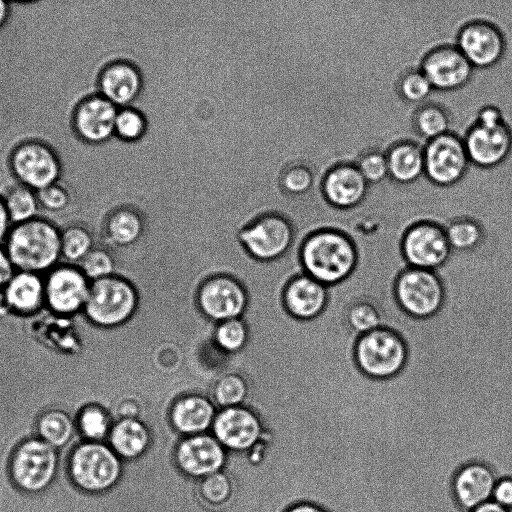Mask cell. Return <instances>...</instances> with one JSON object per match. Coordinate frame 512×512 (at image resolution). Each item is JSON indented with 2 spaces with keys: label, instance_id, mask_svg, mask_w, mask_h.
Masks as SVG:
<instances>
[{
  "label": "cell",
  "instance_id": "1",
  "mask_svg": "<svg viewBox=\"0 0 512 512\" xmlns=\"http://www.w3.org/2000/svg\"><path fill=\"white\" fill-rule=\"evenodd\" d=\"M118 275L131 283L137 305L121 324L139 359L159 374L193 370L218 383L228 351L216 341L220 322L199 304L206 280L227 272V255L208 233L151 223L128 246L113 248Z\"/></svg>",
  "mask_w": 512,
  "mask_h": 512
},
{
  "label": "cell",
  "instance_id": "2",
  "mask_svg": "<svg viewBox=\"0 0 512 512\" xmlns=\"http://www.w3.org/2000/svg\"><path fill=\"white\" fill-rule=\"evenodd\" d=\"M300 256L304 272L329 288L347 280L359 260L353 239L329 225L315 229L304 239Z\"/></svg>",
  "mask_w": 512,
  "mask_h": 512
},
{
  "label": "cell",
  "instance_id": "3",
  "mask_svg": "<svg viewBox=\"0 0 512 512\" xmlns=\"http://www.w3.org/2000/svg\"><path fill=\"white\" fill-rule=\"evenodd\" d=\"M61 229L43 217L14 224L4 247L17 271L45 275L60 263Z\"/></svg>",
  "mask_w": 512,
  "mask_h": 512
},
{
  "label": "cell",
  "instance_id": "4",
  "mask_svg": "<svg viewBox=\"0 0 512 512\" xmlns=\"http://www.w3.org/2000/svg\"><path fill=\"white\" fill-rule=\"evenodd\" d=\"M462 138L471 164L479 168H497L512 156V126L496 105L481 106Z\"/></svg>",
  "mask_w": 512,
  "mask_h": 512
},
{
  "label": "cell",
  "instance_id": "5",
  "mask_svg": "<svg viewBox=\"0 0 512 512\" xmlns=\"http://www.w3.org/2000/svg\"><path fill=\"white\" fill-rule=\"evenodd\" d=\"M447 289L436 271L407 266L392 285L391 296L397 307L415 319H428L444 307Z\"/></svg>",
  "mask_w": 512,
  "mask_h": 512
},
{
  "label": "cell",
  "instance_id": "6",
  "mask_svg": "<svg viewBox=\"0 0 512 512\" xmlns=\"http://www.w3.org/2000/svg\"><path fill=\"white\" fill-rule=\"evenodd\" d=\"M354 358L358 368L366 376L379 380L388 379L404 368L407 347L396 331L380 326L357 338Z\"/></svg>",
  "mask_w": 512,
  "mask_h": 512
},
{
  "label": "cell",
  "instance_id": "7",
  "mask_svg": "<svg viewBox=\"0 0 512 512\" xmlns=\"http://www.w3.org/2000/svg\"><path fill=\"white\" fill-rule=\"evenodd\" d=\"M137 305V293L129 281L112 275L91 282L83 312L89 322L113 327L127 321Z\"/></svg>",
  "mask_w": 512,
  "mask_h": 512
},
{
  "label": "cell",
  "instance_id": "8",
  "mask_svg": "<svg viewBox=\"0 0 512 512\" xmlns=\"http://www.w3.org/2000/svg\"><path fill=\"white\" fill-rule=\"evenodd\" d=\"M8 164L17 183L35 191L59 182L62 174L56 150L40 139L23 140L14 146Z\"/></svg>",
  "mask_w": 512,
  "mask_h": 512
},
{
  "label": "cell",
  "instance_id": "9",
  "mask_svg": "<svg viewBox=\"0 0 512 512\" xmlns=\"http://www.w3.org/2000/svg\"><path fill=\"white\" fill-rule=\"evenodd\" d=\"M400 251L408 266L433 271L443 267L452 253L444 226L433 220L410 224L401 236Z\"/></svg>",
  "mask_w": 512,
  "mask_h": 512
},
{
  "label": "cell",
  "instance_id": "10",
  "mask_svg": "<svg viewBox=\"0 0 512 512\" xmlns=\"http://www.w3.org/2000/svg\"><path fill=\"white\" fill-rule=\"evenodd\" d=\"M121 460L108 446L90 442L72 454L70 472L76 485L91 494L110 489L121 474Z\"/></svg>",
  "mask_w": 512,
  "mask_h": 512
},
{
  "label": "cell",
  "instance_id": "11",
  "mask_svg": "<svg viewBox=\"0 0 512 512\" xmlns=\"http://www.w3.org/2000/svg\"><path fill=\"white\" fill-rule=\"evenodd\" d=\"M471 164L463 138L450 131L426 141L424 175L438 187H451L460 182Z\"/></svg>",
  "mask_w": 512,
  "mask_h": 512
},
{
  "label": "cell",
  "instance_id": "12",
  "mask_svg": "<svg viewBox=\"0 0 512 512\" xmlns=\"http://www.w3.org/2000/svg\"><path fill=\"white\" fill-rule=\"evenodd\" d=\"M45 304L58 315L83 311L91 281L78 265L59 263L44 275Z\"/></svg>",
  "mask_w": 512,
  "mask_h": 512
},
{
  "label": "cell",
  "instance_id": "13",
  "mask_svg": "<svg viewBox=\"0 0 512 512\" xmlns=\"http://www.w3.org/2000/svg\"><path fill=\"white\" fill-rule=\"evenodd\" d=\"M56 468L57 455L54 447L42 440H28L14 453L11 474L22 490L39 492L51 483Z\"/></svg>",
  "mask_w": 512,
  "mask_h": 512
},
{
  "label": "cell",
  "instance_id": "14",
  "mask_svg": "<svg viewBox=\"0 0 512 512\" xmlns=\"http://www.w3.org/2000/svg\"><path fill=\"white\" fill-rule=\"evenodd\" d=\"M118 109L100 94L88 96L75 106L70 129L82 143L94 147L102 145L115 135Z\"/></svg>",
  "mask_w": 512,
  "mask_h": 512
},
{
  "label": "cell",
  "instance_id": "15",
  "mask_svg": "<svg viewBox=\"0 0 512 512\" xmlns=\"http://www.w3.org/2000/svg\"><path fill=\"white\" fill-rule=\"evenodd\" d=\"M456 47L477 70L495 67L506 51L502 31L493 23L476 20L465 24L458 32Z\"/></svg>",
  "mask_w": 512,
  "mask_h": 512
},
{
  "label": "cell",
  "instance_id": "16",
  "mask_svg": "<svg viewBox=\"0 0 512 512\" xmlns=\"http://www.w3.org/2000/svg\"><path fill=\"white\" fill-rule=\"evenodd\" d=\"M420 70L435 91L449 93L464 88L475 69L456 45H443L425 55Z\"/></svg>",
  "mask_w": 512,
  "mask_h": 512
},
{
  "label": "cell",
  "instance_id": "17",
  "mask_svg": "<svg viewBox=\"0 0 512 512\" xmlns=\"http://www.w3.org/2000/svg\"><path fill=\"white\" fill-rule=\"evenodd\" d=\"M295 236V225L277 214H268L241 233L246 250L256 259L274 260L285 254Z\"/></svg>",
  "mask_w": 512,
  "mask_h": 512
},
{
  "label": "cell",
  "instance_id": "18",
  "mask_svg": "<svg viewBox=\"0 0 512 512\" xmlns=\"http://www.w3.org/2000/svg\"><path fill=\"white\" fill-rule=\"evenodd\" d=\"M369 183L354 162H339L324 170L320 191L326 205L339 210L359 206L366 198Z\"/></svg>",
  "mask_w": 512,
  "mask_h": 512
},
{
  "label": "cell",
  "instance_id": "19",
  "mask_svg": "<svg viewBox=\"0 0 512 512\" xmlns=\"http://www.w3.org/2000/svg\"><path fill=\"white\" fill-rule=\"evenodd\" d=\"M247 303L243 286L234 278L219 275L204 282L199 291V304L205 315L222 322L240 318Z\"/></svg>",
  "mask_w": 512,
  "mask_h": 512
},
{
  "label": "cell",
  "instance_id": "20",
  "mask_svg": "<svg viewBox=\"0 0 512 512\" xmlns=\"http://www.w3.org/2000/svg\"><path fill=\"white\" fill-rule=\"evenodd\" d=\"M216 439L227 449L248 450L261 436L258 418L249 410L232 406L219 411L211 426Z\"/></svg>",
  "mask_w": 512,
  "mask_h": 512
},
{
  "label": "cell",
  "instance_id": "21",
  "mask_svg": "<svg viewBox=\"0 0 512 512\" xmlns=\"http://www.w3.org/2000/svg\"><path fill=\"white\" fill-rule=\"evenodd\" d=\"M498 477L485 463L474 461L462 466L454 476L452 492L458 508L470 512L492 499Z\"/></svg>",
  "mask_w": 512,
  "mask_h": 512
},
{
  "label": "cell",
  "instance_id": "22",
  "mask_svg": "<svg viewBox=\"0 0 512 512\" xmlns=\"http://www.w3.org/2000/svg\"><path fill=\"white\" fill-rule=\"evenodd\" d=\"M226 448L214 435L200 433L187 436L178 447L177 461L187 474L204 477L219 471L224 463Z\"/></svg>",
  "mask_w": 512,
  "mask_h": 512
},
{
  "label": "cell",
  "instance_id": "23",
  "mask_svg": "<svg viewBox=\"0 0 512 512\" xmlns=\"http://www.w3.org/2000/svg\"><path fill=\"white\" fill-rule=\"evenodd\" d=\"M331 288L306 273L292 279L284 292L288 311L300 319H313L326 309Z\"/></svg>",
  "mask_w": 512,
  "mask_h": 512
},
{
  "label": "cell",
  "instance_id": "24",
  "mask_svg": "<svg viewBox=\"0 0 512 512\" xmlns=\"http://www.w3.org/2000/svg\"><path fill=\"white\" fill-rule=\"evenodd\" d=\"M143 232V219L131 206L105 207L98 222L99 244L128 246L135 243Z\"/></svg>",
  "mask_w": 512,
  "mask_h": 512
},
{
  "label": "cell",
  "instance_id": "25",
  "mask_svg": "<svg viewBox=\"0 0 512 512\" xmlns=\"http://www.w3.org/2000/svg\"><path fill=\"white\" fill-rule=\"evenodd\" d=\"M142 78L138 69L123 61L109 64L100 74L98 92L118 108L130 106L140 94Z\"/></svg>",
  "mask_w": 512,
  "mask_h": 512
},
{
  "label": "cell",
  "instance_id": "26",
  "mask_svg": "<svg viewBox=\"0 0 512 512\" xmlns=\"http://www.w3.org/2000/svg\"><path fill=\"white\" fill-rule=\"evenodd\" d=\"M2 290L11 312L31 315L45 305L44 275L16 271Z\"/></svg>",
  "mask_w": 512,
  "mask_h": 512
},
{
  "label": "cell",
  "instance_id": "27",
  "mask_svg": "<svg viewBox=\"0 0 512 512\" xmlns=\"http://www.w3.org/2000/svg\"><path fill=\"white\" fill-rule=\"evenodd\" d=\"M388 178L398 184H411L424 175V146L403 139L394 142L385 151Z\"/></svg>",
  "mask_w": 512,
  "mask_h": 512
},
{
  "label": "cell",
  "instance_id": "28",
  "mask_svg": "<svg viewBox=\"0 0 512 512\" xmlns=\"http://www.w3.org/2000/svg\"><path fill=\"white\" fill-rule=\"evenodd\" d=\"M217 412L214 406L201 396H187L175 403L171 419L175 428L191 436L200 433L212 434L209 429Z\"/></svg>",
  "mask_w": 512,
  "mask_h": 512
},
{
  "label": "cell",
  "instance_id": "29",
  "mask_svg": "<svg viewBox=\"0 0 512 512\" xmlns=\"http://www.w3.org/2000/svg\"><path fill=\"white\" fill-rule=\"evenodd\" d=\"M109 441L119 458L133 459L146 450L149 435L141 422L135 419H122L111 428Z\"/></svg>",
  "mask_w": 512,
  "mask_h": 512
},
{
  "label": "cell",
  "instance_id": "30",
  "mask_svg": "<svg viewBox=\"0 0 512 512\" xmlns=\"http://www.w3.org/2000/svg\"><path fill=\"white\" fill-rule=\"evenodd\" d=\"M415 132L426 141L451 131V114L442 104L433 101L418 105L412 114Z\"/></svg>",
  "mask_w": 512,
  "mask_h": 512
},
{
  "label": "cell",
  "instance_id": "31",
  "mask_svg": "<svg viewBox=\"0 0 512 512\" xmlns=\"http://www.w3.org/2000/svg\"><path fill=\"white\" fill-rule=\"evenodd\" d=\"M445 232L452 251L468 253L481 246L485 238L482 224L471 217H457L445 226Z\"/></svg>",
  "mask_w": 512,
  "mask_h": 512
},
{
  "label": "cell",
  "instance_id": "32",
  "mask_svg": "<svg viewBox=\"0 0 512 512\" xmlns=\"http://www.w3.org/2000/svg\"><path fill=\"white\" fill-rule=\"evenodd\" d=\"M324 171H320L315 159L296 162L283 172V189L294 196L312 192L319 184Z\"/></svg>",
  "mask_w": 512,
  "mask_h": 512
},
{
  "label": "cell",
  "instance_id": "33",
  "mask_svg": "<svg viewBox=\"0 0 512 512\" xmlns=\"http://www.w3.org/2000/svg\"><path fill=\"white\" fill-rule=\"evenodd\" d=\"M95 245L96 236L89 226L73 223L61 229V257L67 263L77 265Z\"/></svg>",
  "mask_w": 512,
  "mask_h": 512
},
{
  "label": "cell",
  "instance_id": "34",
  "mask_svg": "<svg viewBox=\"0 0 512 512\" xmlns=\"http://www.w3.org/2000/svg\"><path fill=\"white\" fill-rule=\"evenodd\" d=\"M2 196L13 225L39 216L40 205L35 190L17 183Z\"/></svg>",
  "mask_w": 512,
  "mask_h": 512
},
{
  "label": "cell",
  "instance_id": "35",
  "mask_svg": "<svg viewBox=\"0 0 512 512\" xmlns=\"http://www.w3.org/2000/svg\"><path fill=\"white\" fill-rule=\"evenodd\" d=\"M38 431L43 441L52 447H61L70 440L73 433V425L66 413L52 410L40 418Z\"/></svg>",
  "mask_w": 512,
  "mask_h": 512
},
{
  "label": "cell",
  "instance_id": "36",
  "mask_svg": "<svg viewBox=\"0 0 512 512\" xmlns=\"http://www.w3.org/2000/svg\"><path fill=\"white\" fill-rule=\"evenodd\" d=\"M399 98L411 105L427 102L434 92L431 83L420 69L410 70L402 75L398 82Z\"/></svg>",
  "mask_w": 512,
  "mask_h": 512
},
{
  "label": "cell",
  "instance_id": "37",
  "mask_svg": "<svg viewBox=\"0 0 512 512\" xmlns=\"http://www.w3.org/2000/svg\"><path fill=\"white\" fill-rule=\"evenodd\" d=\"M77 265L91 282L115 275L116 272L113 253L99 243Z\"/></svg>",
  "mask_w": 512,
  "mask_h": 512
},
{
  "label": "cell",
  "instance_id": "38",
  "mask_svg": "<svg viewBox=\"0 0 512 512\" xmlns=\"http://www.w3.org/2000/svg\"><path fill=\"white\" fill-rule=\"evenodd\" d=\"M359 171L370 184H378L388 178V165L385 151L369 148L354 161Z\"/></svg>",
  "mask_w": 512,
  "mask_h": 512
},
{
  "label": "cell",
  "instance_id": "39",
  "mask_svg": "<svg viewBox=\"0 0 512 512\" xmlns=\"http://www.w3.org/2000/svg\"><path fill=\"white\" fill-rule=\"evenodd\" d=\"M232 486L229 477L223 469L202 477L200 493L211 506H223L229 499Z\"/></svg>",
  "mask_w": 512,
  "mask_h": 512
},
{
  "label": "cell",
  "instance_id": "40",
  "mask_svg": "<svg viewBox=\"0 0 512 512\" xmlns=\"http://www.w3.org/2000/svg\"><path fill=\"white\" fill-rule=\"evenodd\" d=\"M146 120L132 107L119 108L115 119V135L125 141L139 139L146 130Z\"/></svg>",
  "mask_w": 512,
  "mask_h": 512
},
{
  "label": "cell",
  "instance_id": "41",
  "mask_svg": "<svg viewBox=\"0 0 512 512\" xmlns=\"http://www.w3.org/2000/svg\"><path fill=\"white\" fill-rule=\"evenodd\" d=\"M112 428L108 414L96 405L86 407L80 415V428L85 437L95 442L103 440Z\"/></svg>",
  "mask_w": 512,
  "mask_h": 512
},
{
  "label": "cell",
  "instance_id": "42",
  "mask_svg": "<svg viewBox=\"0 0 512 512\" xmlns=\"http://www.w3.org/2000/svg\"><path fill=\"white\" fill-rule=\"evenodd\" d=\"M246 393V384L237 375L223 377L215 387V398L222 410L227 407L240 406Z\"/></svg>",
  "mask_w": 512,
  "mask_h": 512
},
{
  "label": "cell",
  "instance_id": "43",
  "mask_svg": "<svg viewBox=\"0 0 512 512\" xmlns=\"http://www.w3.org/2000/svg\"><path fill=\"white\" fill-rule=\"evenodd\" d=\"M247 337L244 323L240 318L222 321L216 330V341L224 350L233 352L243 347Z\"/></svg>",
  "mask_w": 512,
  "mask_h": 512
},
{
  "label": "cell",
  "instance_id": "44",
  "mask_svg": "<svg viewBox=\"0 0 512 512\" xmlns=\"http://www.w3.org/2000/svg\"><path fill=\"white\" fill-rule=\"evenodd\" d=\"M36 193L40 208L51 213L62 212L71 203L70 192L60 182L46 186Z\"/></svg>",
  "mask_w": 512,
  "mask_h": 512
},
{
  "label": "cell",
  "instance_id": "45",
  "mask_svg": "<svg viewBox=\"0 0 512 512\" xmlns=\"http://www.w3.org/2000/svg\"><path fill=\"white\" fill-rule=\"evenodd\" d=\"M491 500L512 510V476H502L497 479Z\"/></svg>",
  "mask_w": 512,
  "mask_h": 512
},
{
  "label": "cell",
  "instance_id": "46",
  "mask_svg": "<svg viewBox=\"0 0 512 512\" xmlns=\"http://www.w3.org/2000/svg\"><path fill=\"white\" fill-rule=\"evenodd\" d=\"M4 245H0V290H2L16 272Z\"/></svg>",
  "mask_w": 512,
  "mask_h": 512
},
{
  "label": "cell",
  "instance_id": "47",
  "mask_svg": "<svg viewBox=\"0 0 512 512\" xmlns=\"http://www.w3.org/2000/svg\"><path fill=\"white\" fill-rule=\"evenodd\" d=\"M12 226L3 196L0 194V245H4Z\"/></svg>",
  "mask_w": 512,
  "mask_h": 512
},
{
  "label": "cell",
  "instance_id": "48",
  "mask_svg": "<svg viewBox=\"0 0 512 512\" xmlns=\"http://www.w3.org/2000/svg\"><path fill=\"white\" fill-rule=\"evenodd\" d=\"M470 512H512V510L499 505L493 500H489Z\"/></svg>",
  "mask_w": 512,
  "mask_h": 512
},
{
  "label": "cell",
  "instance_id": "49",
  "mask_svg": "<svg viewBox=\"0 0 512 512\" xmlns=\"http://www.w3.org/2000/svg\"><path fill=\"white\" fill-rule=\"evenodd\" d=\"M287 512H330L327 509L313 504V503H300L297 504L290 509H288Z\"/></svg>",
  "mask_w": 512,
  "mask_h": 512
},
{
  "label": "cell",
  "instance_id": "50",
  "mask_svg": "<svg viewBox=\"0 0 512 512\" xmlns=\"http://www.w3.org/2000/svg\"><path fill=\"white\" fill-rule=\"evenodd\" d=\"M11 4L8 0H0V28L6 23L9 18Z\"/></svg>",
  "mask_w": 512,
  "mask_h": 512
},
{
  "label": "cell",
  "instance_id": "51",
  "mask_svg": "<svg viewBox=\"0 0 512 512\" xmlns=\"http://www.w3.org/2000/svg\"><path fill=\"white\" fill-rule=\"evenodd\" d=\"M10 3H30L38 0H8Z\"/></svg>",
  "mask_w": 512,
  "mask_h": 512
}]
</instances>
